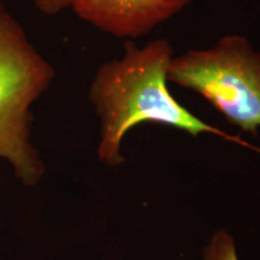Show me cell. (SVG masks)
<instances>
[{"mask_svg":"<svg viewBox=\"0 0 260 260\" xmlns=\"http://www.w3.org/2000/svg\"><path fill=\"white\" fill-rule=\"evenodd\" d=\"M206 260H239L235 245L229 234L219 232L214 235L206 252Z\"/></svg>","mask_w":260,"mask_h":260,"instance_id":"cell-5","label":"cell"},{"mask_svg":"<svg viewBox=\"0 0 260 260\" xmlns=\"http://www.w3.org/2000/svg\"><path fill=\"white\" fill-rule=\"evenodd\" d=\"M174 56V47L165 38L142 46L124 41L121 57L98 67L88 98L100 119V160L109 165L121 164L123 138L145 122L172 126L191 136L217 135L260 152L245 140L201 121L175 99L168 87V68Z\"/></svg>","mask_w":260,"mask_h":260,"instance_id":"cell-1","label":"cell"},{"mask_svg":"<svg viewBox=\"0 0 260 260\" xmlns=\"http://www.w3.org/2000/svg\"><path fill=\"white\" fill-rule=\"evenodd\" d=\"M31 2L39 11L47 16L60 14L64 10L71 9L73 5V0H31Z\"/></svg>","mask_w":260,"mask_h":260,"instance_id":"cell-6","label":"cell"},{"mask_svg":"<svg viewBox=\"0 0 260 260\" xmlns=\"http://www.w3.org/2000/svg\"><path fill=\"white\" fill-rule=\"evenodd\" d=\"M54 77L53 65L0 0V158L24 184H35L44 174L30 140V107Z\"/></svg>","mask_w":260,"mask_h":260,"instance_id":"cell-2","label":"cell"},{"mask_svg":"<svg viewBox=\"0 0 260 260\" xmlns=\"http://www.w3.org/2000/svg\"><path fill=\"white\" fill-rule=\"evenodd\" d=\"M168 81L200 94L234 125L260 128V52L242 35H224L210 47L171 58Z\"/></svg>","mask_w":260,"mask_h":260,"instance_id":"cell-3","label":"cell"},{"mask_svg":"<svg viewBox=\"0 0 260 260\" xmlns=\"http://www.w3.org/2000/svg\"><path fill=\"white\" fill-rule=\"evenodd\" d=\"M194 0H73L80 19L125 41L144 37L180 14Z\"/></svg>","mask_w":260,"mask_h":260,"instance_id":"cell-4","label":"cell"}]
</instances>
